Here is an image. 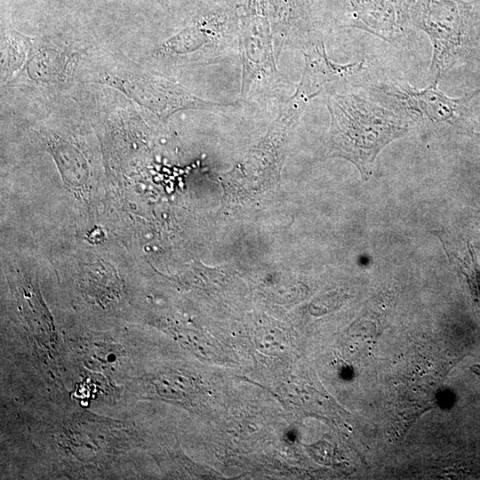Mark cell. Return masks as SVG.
Returning a JSON list of instances; mask_svg holds the SVG:
<instances>
[{"mask_svg": "<svg viewBox=\"0 0 480 480\" xmlns=\"http://www.w3.org/2000/svg\"><path fill=\"white\" fill-rule=\"evenodd\" d=\"M326 107L328 154L351 162L364 180L371 177L380 151L409 131L406 117L356 93L331 92Z\"/></svg>", "mask_w": 480, "mask_h": 480, "instance_id": "6da1fadb", "label": "cell"}, {"mask_svg": "<svg viewBox=\"0 0 480 480\" xmlns=\"http://www.w3.org/2000/svg\"><path fill=\"white\" fill-rule=\"evenodd\" d=\"M474 20L472 4L464 0H418L413 25L432 44L430 81L438 84L460 55Z\"/></svg>", "mask_w": 480, "mask_h": 480, "instance_id": "7a4b0ae2", "label": "cell"}, {"mask_svg": "<svg viewBox=\"0 0 480 480\" xmlns=\"http://www.w3.org/2000/svg\"><path fill=\"white\" fill-rule=\"evenodd\" d=\"M238 36L235 11L213 8L198 14L156 52L161 60L196 65L217 62Z\"/></svg>", "mask_w": 480, "mask_h": 480, "instance_id": "3957f363", "label": "cell"}, {"mask_svg": "<svg viewBox=\"0 0 480 480\" xmlns=\"http://www.w3.org/2000/svg\"><path fill=\"white\" fill-rule=\"evenodd\" d=\"M94 82L120 91L164 121L181 110L212 109L236 103L202 99L167 77L130 68H119L105 71L97 75Z\"/></svg>", "mask_w": 480, "mask_h": 480, "instance_id": "277c9868", "label": "cell"}, {"mask_svg": "<svg viewBox=\"0 0 480 480\" xmlns=\"http://www.w3.org/2000/svg\"><path fill=\"white\" fill-rule=\"evenodd\" d=\"M238 45L242 98L284 81L276 66L268 0H247L238 17Z\"/></svg>", "mask_w": 480, "mask_h": 480, "instance_id": "5b68a950", "label": "cell"}, {"mask_svg": "<svg viewBox=\"0 0 480 480\" xmlns=\"http://www.w3.org/2000/svg\"><path fill=\"white\" fill-rule=\"evenodd\" d=\"M380 89L393 98L404 115L425 133L462 123L468 102L480 93L477 88L460 98H450L436 84L418 89L396 81L388 82Z\"/></svg>", "mask_w": 480, "mask_h": 480, "instance_id": "8992f818", "label": "cell"}, {"mask_svg": "<svg viewBox=\"0 0 480 480\" xmlns=\"http://www.w3.org/2000/svg\"><path fill=\"white\" fill-rule=\"evenodd\" d=\"M304 67L293 95L309 103L321 94H329L356 80L366 69L363 61L340 64L327 55L324 40L316 36L300 46Z\"/></svg>", "mask_w": 480, "mask_h": 480, "instance_id": "52a82bcc", "label": "cell"}, {"mask_svg": "<svg viewBox=\"0 0 480 480\" xmlns=\"http://www.w3.org/2000/svg\"><path fill=\"white\" fill-rule=\"evenodd\" d=\"M350 25L391 44H402L413 25L418 0H348Z\"/></svg>", "mask_w": 480, "mask_h": 480, "instance_id": "ba28073f", "label": "cell"}, {"mask_svg": "<svg viewBox=\"0 0 480 480\" xmlns=\"http://www.w3.org/2000/svg\"><path fill=\"white\" fill-rule=\"evenodd\" d=\"M65 431V451L81 461L101 463L117 453L121 446V427L116 421L89 415L73 419Z\"/></svg>", "mask_w": 480, "mask_h": 480, "instance_id": "9c48e42d", "label": "cell"}, {"mask_svg": "<svg viewBox=\"0 0 480 480\" xmlns=\"http://www.w3.org/2000/svg\"><path fill=\"white\" fill-rule=\"evenodd\" d=\"M72 58V53L57 46H33L23 69L34 83L60 84L67 78Z\"/></svg>", "mask_w": 480, "mask_h": 480, "instance_id": "30bf717a", "label": "cell"}, {"mask_svg": "<svg viewBox=\"0 0 480 480\" xmlns=\"http://www.w3.org/2000/svg\"><path fill=\"white\" fill-rule=\"evenodd\" d=\"M33 39L12 27L2 32L1 82L6 83L18 71L23 69L33 49Z\"/></svg>", "mask_w": 480, "mask_h": 480, "instance_id": "8fae6325", "label": "cell"}, {"mask_svg": "<svg viewBox=\"0 0 480 480\" xmlns=\"http://www.w3.org/2000/svg\"><path fill=\"white\" fill-rule=\"evenodd\" d=\"M154 393L162 398L174 401L189 399L196 390L194 381L183 372L166 371L150 377L147 381Z\"/></svg>", "mask_w": 480, "mask_h": 480, "instance_id": "7c38bea8", "label": "cell"}, {"mask_svg": "<svg viewBox=\"0 0 480 480\" xmlns=\"http://www.w3.org/2000/svg\"><path fill=\"white\" fill-rule=\"evenodd\" d=\"M84 348V355L86 361L92 362L91 365L96 362L93 365L97 364L102 368H110L111 364L118 360V352L116 353L111 344L92 342Z\"/></svg>", "mask_w": 480, "mask_h": 480, "instance_id": "4fadbf2b", "label": "cell"}, {"mask_svg": "<svg viewBox=\"0 0 480 480\" xmlns=\"http://www.w3.org/2000/svg\"><path fill=\"white\" fill-rule=\"evenodd\" d=\"M469 260L462 261V271L468 280L473 300L480 314V268L470 244H468Z\"/></svg>", "mask_w": 480, "mask_h": 480, "instance_id": "5bb4252c", "label": "cell"}]
</instances>
